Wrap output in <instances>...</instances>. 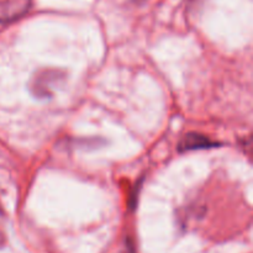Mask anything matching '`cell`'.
Here are the masks:
<instances>
[{"mask_svg":"<svg viewBox=\"0 0 253 253\" xmlns=\"http://www.w3.org/2000/svg\"><path fill=\"white\" fill-rule=\"evenodd\" d=\"M31 6L32 0H0V24L20 19Z\"/></svg>","mask_w":253,"mask_h":253,"instance_id":"6da1fadb","label":"cell"},{"mask_svg":"<svg viewBox=\"0 0 253 253\" xmlns=\"http://www.w3.org/2000/svg\"><path fill=\"white\" fill-rule=\"evenodd\" d=\"M211 147H216V143L210 140L209 137H207V136L197 132L187 133L179 142L180 151H195Z\"/></svg>","mask_w":253,"mask_h":253,"instance_id":"7a4b0ae2","label":"cell"}]
</instances>
